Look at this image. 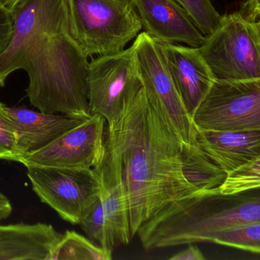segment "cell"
Here are the masks:
<instances>
[{
	"instance_id": "cell-1",
	"label": "cell",
	"mask_w": 260,
	"mask_h": 260,
	"mask_svg": "<svg viewBox=\"0 0 260 260\" xmlns=\"http://www.w3.org/2000/svg\"><path fill=\"white\" fill-rule=\"evenodd\" d=\"M13 38L0 54V87L15 71L28 74L30 103L47 114L89 118V62L71 32L65 0H21Z\"/></svg>"
},
{
	"instance_id": "cell-2",
	"label": "cell",
	"mask_w": 260,
	"mask_h": 260,
	"mask_svg": "<svg viewBox=\"0 0 260 260\" xmlns=\"http://www.w3.org/2000/svg\"><path fill=\"white\" fill-rule=\"evenodd\" d=\"M183 145L143 87L106 126V154L121 176L132 238L172 202L200 191L184 175Z\"/></svg>"
},
{
	"instance_id": "cell-3",
	"label": "cell",
	"mask_w": 260,
	"mask_h": 260,
	"mask_svg": "<svg viewBox=\"0 0 260 260\" xmlns=\"http://www.w3.org/2000/svg\"><path fill=\"white\" fill-rule=\"evenodd\" d=\"M260 221V192L223 194L218 188L199 191L172 202L138 229L147 250L196 243H211L219 231Z\"/></svg>"
},
{
	"instance_id": "cell-4",
	"label": "cell",
	"mask_w": 260,
	"mask_h": 260,
	"mask_svg": "<svg viewBox=\"0 0 260 260\" xmlns=\"http://www.w3.org/2000/svg\"><path fill=\"white\" fill-rule=\"evenodd\" d=\"M71 32L88 57L116 54L142 30L130 0H65Z\"/></svg>"
},
{
	"instance_id": "cell-5",
	"label": "cell",
	"mask_w": 260,
	"mask_h": 260,
	"mask_svg": "<svg viewBox=\"0 0 260 260\" xmlns=\"http://www.w3.org/2000/svg\"><path fill=\"white\" fill-rule=\"evenodd\" d=\"M198 49L215 79H260L259 21L247 20L239 12L221 16Z\"/></svg>"
},
{
	"instance_id": "cell-6",
	"label": "cell",
	"mask_w": 260,
	"mask_h": 260,
	"mask_svg": "<svg viewBox=\"0 0 260 260\" xmlns=\"http://www.w3.org/2000/svg\"><path fill=\"white\" fill-rule=\"evenodd\" d=\"M191 120L197 130L260 131V79H215Z\"/></svg>"
},
{
	"instance_id": "cell-7",
	"label": "cell",
	"mask_w": 260,
	"mask_h": 260,
	"mask_svg": "<svg viewBox=\"0 0 260 260\" xmlns=\"http://www.w3.org/2000/svg\"><path fill=\"white\" fill-rule=\"evenodd\" d=\"M133 45L116 54L99 56L88 68V101L91 115H100L107 124L119 116L142 89Z\"/></svg>"
},
{
	"instance_id": "cell-8",
	"label": "cell",
	"mask_w": 260,
	"mask_h": 260,
	"mask_svg": "<svg viewBox=\"0 0 260 260\" xmlns=\"http://www.w3.org/2000/svg\"><path fill=\"white\" fill-rule=\"evenodd\" d=\"M132 45L146 95L159 106L181 141L189 147L196 141L197 132L172 78L160 44L143 31Z\"/></svg>"
},
{
	"instance_id": "cell-9",
	"label": "cell",
	"mask_w": 260,
	"mask_h": 260,
	"mask_svg": "<svg viewBox=\"0 0 260 260\" xmlns=\"http://www.w3.org/2000/svg\"><path fill=\"white\" fill-rule=\"evenodd\" d=\"M26 168L33 191L41 202L71 224H80L100 196V179L93 169Z\"/></svg>"
},
{
	"instance_id": "cell-10",
	"label": "cell",
	"mask_w": 260,
	"mask_h": 260,
	"mask_svg": "<svg viewBox=\"0 0 260 260\" xmlns=\"http://www.w3.org/2000/svg\"><path fill=\"white\" fill-rule=\"evenodd\" d=\"M106 123L101 115H92L45 147L21 156L18 162L25 167L95 168L106 153Z\"/></svg>"
},
{
	"instance_id": "cell-11",
	"label": "cell",
	"mask_w": 260,
	"mask_h": 260,
	"mask_svg": "<svg viewBox=\"0 0 260 260\" xmlns=\"http://www.w3.org/2000/svg\"><path fill=\"white\" fill-rule=\"evenodd\" d=\"M144 32L160 44L199 48L205 40L183 9L173 0H130Z\"/></svg>"
},
{
	"instance_id": "cell-12",
	"label": "cell",
	"mask_w": 260,
	"mask_h": 260,
	"mask_svg": "<svg viewBox=\"0 0 260 260\" xmlns=\"http://www.w3.org/2000/svg\"><path fill=\"white\" fill-rule=\"evenodd\" d=\"M160 46L176 89L191 118L215 77L198 48L177 44H160Z\"/></svg>"
},
{
	"instance_id": "cell-13",
	"label": "cell",
	"mask_w": 260,
	"mask_h": 260,
	"mask_svg": "<svg viewBox=\"0 0 260 260\" xmlns=\"http://www.w3.org/2000/svg\"><path fill=\"white\" fill-rule=\"evenodd\" d=\"M6 111L14 127L19 159L45 147L88 118L44 113L25 107L6 106Z\"/></svg>"
},
{
	"instance_id": "cell-14",
	"label": "cell",
	"mask_w": 260,
	"mask_h": 260,
	"mask_svg": "<svg viewBox=\"0 0 260 260\" xmlns=\"http://www.w3.org/2000/svg\"><path fill=\"white\" fill-rule=\"evenodd\" d=\"M93 170L100 179L108 249L113 251L121 245L128 244L132 240L127 200L119 173L106 153L101 164Z\"/></svg>"
},
{
	"instance_id": "cell-15",
	"label": "cell",
	"mask_w": 260,
	"mask_h": 260,
	"mask_svg": "<svg viewBox=\"0 0 260 260\" xmlns=\"http://www.w3.org/2000/svg\"><path fill=\"white\" fill-rule=\"evenodd\" d=\"M61 236L48 223L0 224V260H51Z\"/></svg>"
},
{
	"instance_id": "cell-16",
	"label": "cell",
	"mask_w": 260,
	"mask_h": 260,
	"mask_svg": "<svg viewBox=\"0 0 260 260\" xmlns=\"http://www.w3.org/2000/svg\"><path fill=\"white\" fill-rule=\"evenodd\" d=\"M196 132L201 148L225 173L260 157V131Z\"/></svg>"
},
{
	"instance_id": "cell-17",
	"label": "cell",
	"mask_w": 260,
	"mask_h": 260,
	"mask_svg": "<svg viewBox=\"0 0 260 260\" xmlns=\"http://www.w3.org/2000/svg\"><path fill=\"white\" fill-rule=\"evenodd\" d=\"M182 170L187 180L200 191L218 188L226 173L220 170L201 148L197 141L182 150Z\"/></svg>"
},
{
	"instance_id": "cell-18",
	"label": "cell",
	"mask_w": 260,
	"mask_h": 260,
	"mask_svg": "<svg viewBox=\"0 0 260 260\" xmlns=\"http://www.w3.org/2000/svg\"><path fill=\"white\" fill-rule=\"evenodd\" d=\"M112 251L106 250L74 231L62 234L51 260H110Z\"/></svg>"
},
{
	"instance_id": "cell-19",
	"label": "cell",
	"mask_w": 260,
	"mask_h": 260,
	"mask_svg": "<svg viewBox=\"0 0 260 260\" xmlns=\"http://www.w3.org/2000/svg\"><path fill=\"white\" fill-rule=\"evenodd\" d=\"M211 243L260 253V221L234 225L217 232Z\"/></svg>"
},
{
	"instance_id": "cell-20",
	"label": "cell",
	"mask_w": 260,
	"mask_h": 260,
	"mask_svg": "<svg viewBox=\"0 0 260 260\" xmlns=\"http://www.w3.org/2000/svg\"><path fill=\"white\" fill-rule=\"evenodd\" d=\"M259 187L260 157H258L226 173L218 190L221 194L233 196L258 189Z\"/></svg>"
},
{
	"instance_id": "cell-21",
	"label": "cell",
	"mask_w": 260,
	"mask_h": 260,
	"mask_svg": "<svg viewBox=\"0 0 260 260\" xmlns=\"http://www.w3.org/2000/svg\"><path fill=\"white\" fill-rule=\"evenodd\" d=\"M180 6L204 36H209L218 26L221 16L211 0H173Z\"/></svg>"
},
{
	"instance_id": "cell-22",
	"label": "cell",
	"mask_w": 260,
	"mask_h": 260,
	"mask_svg": "<svg viewBox=\"0 0 260 260\" xmlns=\"http://www.w3.org/2000/svg\"><path fill=\"white\" fill-rule=\"evenodd\" d=\"M80 225L91 241L103 249L112 251L108 249L104 217L100 196L85 213L80 220Z\"/></svg>"
},
{
	"instance_id": "cell-23",
	"label": "cell",
	"mask_w": 260,
	"mask_h": 260,
	"mask_svg": "<svg viewBox=\"0 0 260 260\" xmlns=\"http://www.w3.org/2000/svg\"><path fill=\"white\" fill-rule=\"evenodd\" d=\"M19 159L13 123L7 115L5 105L0 103V159L18 162Z\"/></svg>"
},
{
	"instance_id": "cell-24",
	"label": "cell",
	"mask_w": 260,
	"mask_h": 260,
	"mask_svg": "<svg viewBox=\"0 0 260 260\" xmlns=\"http://www.w3.org/2000/svg\"><path fill=\"white\" fill-rule=\"evenodd\" d=\"M14 29L13 13L0 5V54L7 50L11 42Z\"/></svg>"
},
{
	"instance_id": "cell-25",
	"label": "cell",
	"mask_w": 260,
	"mask_h": 260,
	"mask_svg": "<svg viewBox=\"0 0 260 260\" xmlns=\"http://www.w3.org/2000/svg\"><path fill=\"white\" fill-rule=\"evenodd\" d=\"M239 13L247 20L258 21L260 16L259 0H245Z\"/></svg>"
},
{
	"instance_id": "cell-26",
	"label": "cell",
	"mask_w": 260,
	"mask_h": 260,
	"mask_svg": "<svg viewBox=\"0 0 260 260\" xmlns=\"http://www.w3.org/2000/svg\"><path fill=\"white\" fill-rule=\"evenodd\" d=\"M170 260H205V256L197 246L188 244V248L170 257Z\"/></svg>"
},
{
	"instance_id": "cell-27",
	"label": "cell",
	"mask_w": 260,
	"mask_h": 260,
	"mask_svg": "<svg viewBox=\"0 0 260 260\" xmlns=\"http://www.w3.org/2000/svg\"><path fill=\"white\" fill-rule=\"evenodd\" d=\"M13 211V206L7 196L0 192V223L8 218Z\"/></svg>"
},
{
	"instance_id": "cell-28",
	"label": "cell",
	"mask_w": 260,
	"mask_h": 260,
	"mask_svg": "<svg viewBox=\"0 0 260 260\" xmlns=\"http://www.w3.org/2000/svg\"><path fill=\"white\" fill-rule=\"evenodd\" d=\"M21 0H0V5L9 11L13 12L15 7L20 2Z\"/></svg>"
}]
</instances>
